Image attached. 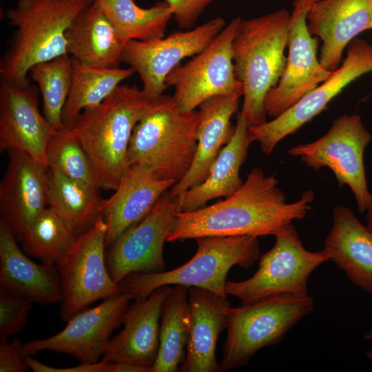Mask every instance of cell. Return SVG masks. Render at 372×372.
Wrapping results in <instances>:
<instances>
[{"label": "cell", "instance_id": "obj_1", "mask_svg": "<svg viewBox=\"0 0 372 372\" xmlns=\"http://www.w3.org/2000/svg\"><path fill=\"white\" fill-rule=\"evenodd\" d=\"M313 190L288 203L276 174L266 176L255 167L234 194L211 205L175 212L176 222L167 242L205 236H273L294 220H302L312 207Z\"/></svg>", "mask_w": 372, "mask_h": 372}, {"label": "cell", "instance_id": "obj_2", "mask_svg": "<svg viewBox=\"0 0 372 372\" xmlns=\"http://www.w3.org/2000/svg\"><path fill=\"white\" fill-rule=\"evenodd\" d=\"M152 102L137 86L120 84L100 104L84 110L69 127L92 163L98 189L117 188L127 167L134 128Z\"/></svg>", "mask_w": 372, "mask_h": 372}, {"label": "cell", "instance_id": "obj_3", "mask_svg": "<svg viewBox=\"0 0 372 372\" xmlns=\"http://www.w3.org/2000/svg\"><path fill=\"white\" fill-rule=\"evenodd\" d=\"M291 21L285 9L241 20L232 52L235 74L243 86L240 113L249 127L267 121L265 99L284 72Z\"/></svg>", "mask_w": 372, "mask_h": 372}, {"label": "cell", "instance_id": "obj_4", "mask_svg": "<svg viewBox=\"0 0 372 372\" xmlns=\"http://www.w3.org/2000/svg\"><path fill=\"white\" fill-rule=\"evenodd\" d=\"M93 1L18 0L6 13L15 30L1 60V81L25 85L33 65L68 54L66 30Z\"/></svg>", "mask_w": 372, "mask_h": 372}, {"label": "cell", "instance_id": "obj_5", "mask_svg": "<svg viewBox=\"0 0 372 372\" xmlns=\"http://www.w3.org/2000/svg\"><path fill=\"white\" fill-rule=\"evenodd\" d=\"M200 121L199 110L182 112L172 96L163 94L134 128L127 166L144 165L161 179L180 181L195 156Z\"/></svg>", "mask_w": 372, "mask_h": 372}, {"label": "cell", "instance_id": "obj_6", "mask_svg": "<svg viewBox=\"0 0 372 372\" xmlns=\"http://www.w3.org/2000/svg\"><path fill=\"white\" fill-rule=\"evenodd\" d=\"M195 240L196 251L187 262L161 273H131L118 283L120 291L132 299H142L160 287L179 285L205 289L227 298L225 287L231 268L238 265L247 269L260 258L257 236H205Z\"/></svg>", "mask_w": 372, "mask_h": 372}, {"label": "cell", "instance_id": "obj_7", "mask_svg": "<svg viewBox=\"0 0 372 372\" xmlns=\"http://www.w3.org/2000/svg\"><path fill=\"white\" fill-rule=\"evenodd\" d=\"M313 307L314 300L309 295H278L230 307L220 372L247 366L260 349L281 342Z\"/></svg>", "mask_w": 372, "mask_h": 372}, {"label": "cell", "instance_id": "obj_8", "mask_svg": "<svg viewBox=\"0 0 372 372\" xmlns=\"http://www.w3.org/2000/svg\"><path fill=\"white\" fill-rule=\"evenodd\" d=\"M273 236L274 245L259 258L258 268L251 277L226 282V294L238 298L242 304L278 295L307 296L310 274L321 264L331 260L324 249L316 252L307 250L292 223Z\"/></svg>", "mask_w": 372, "mask_h": 372}, {"label": "cell", "instance_id": "obj_9", "mask_svg": "<svg viewBox=\"0 0 372 372\" xmlns=\"http://www.w3.org/2000/svg\"><path fill=\"white\" fill-rule=\"evenodd\" d=\"M372 136L357 114H344L334 120L329 131L319 139L289 149L288 154L298 156L313 170L329 168L339 187H349L358 211L366 212L371 194L364 165V152Z\"/></svg>", "mask_w": 372, "mask_h": 372}, {"label": "cell", "instance_id": "obj_10", "mask_svg": "<svg viewBox=\"0 0 372 372\" xmlns=\"http://www.w3.org/2000/svg\"><path fill=\"white\" fill-rule=\"evenodd\" d=\"M242 18L237 17L200 53L185 64L175 67L166 78L167 87L182 112L196 110L205 101L223 95H243V86L236 76L232 44Z\"/></svg>", "mask_w": 372, "mask_h": 372}, {"label": "cell", "instance_id": "obj_11", "mask_svg": "<svg viewBox=\"0 0 372 372\" xmlns=\"http://www.w3.org/2000/svg\"><path fill=\"white\" fill-rule=\"evenodd\" d=\"M107 230L100 217L90 229L77 236L71 251L56 265L63 293L59 316L64 322L90 304L121 292L106 266Z\"/></svg>", "mask_w": 372, "mask_h": 372}, {"label": "cell", "instance_id": "obj_12", "mask_svg": "<svg viewBox=\"0 0 372 372\" xmlns=\"http://www.w3.org/2000/svg\"><path fill=\"white\" fill-rule=\"evenodd\" d=\"M371 71L372 45L355 38L348 45L342 65L333 71L327 79L279 116L249 127L251 141L258 142L265 154H270L280 141L323 111L347 85Z\"/></svg>", "mask_w": 372, "mask_h": 372}, {"label": "cell", "instance_id": "obj_13", "mask_svg": "<svg viewBox=\"0 0 372 372\" xmlns=\"http://www.w3.org/2000/svg\"><path fill=\"white\" fill-rule=\"evenodd\" d=\"M225 25V19L217 17L194 29L176 31L166 37L128 41L124 46L123 62L138 74L142 90L154 101L167 89L169 72L185 58L203 51Z\"/></svg>", "mask_w": 372, "mask_h": 372}, {"label": "cell", "instance_id": "obj_14", "mask_svg": "<svg viewBox=\"0 0 372 372\" xmlns=\"http://www.w3.org/2000/svg\"><path fill=\"white\" fill-rule=\"evenodd\" d=\"M176 206L175 198L167 190L144 218L127 228L107 249L106 266L116 283L131 273L165 271L163 247L176 222Z\"/></svg>", "mask_w": 372, "mask_h": 372}, {"label": "cell", "instance_id": "obj_15", "mask_svg": "<svg viewBox=\"0 0 372 372\" xmlns=\"http://www.w3.org/2000/svg\"><path fill=\"white\" fill-rule=\"evenodd\" d=\"M132 298L118 292L92 308H85L68 321L63 329L45 339L24 343L27 355L48 350L72 355L81 363L102 358L114 331L123 322Z\"/></svg>", "mask_w": 372, "mask_h": 372}, {"label": "cell", "instance_id": "obj_16", "mask_svg": "<svg viewBox=\"0 0 372 372\" xmlns=\"http://www.w3.org/2000/svg\"><path fill=\"white\" fill-rule=\"evenodd\" d=\"M307 11L293 6L288 43L289 53L284 72L267 94V114L276 118L329 78L327 70L317 56L318 39L309 32Z\"/></svg>", "mask_w": 372, "mask_h": 372}, {"label": "cell", "instance_id": "obj_17", "mask_svg": "<svg viewBox=\"0 0 372 372\" xmlns=\"http://www.w3.org/2000/svg\"><path fill=\"white\" fill-rule=\"evenodd\" d=\"M39 93L30 81L22 85L1 81L0 151L24 152L45 164L48 145L57 131L39 110Z\"/></svg>", "mask_w": 372, "mask_h": 372}, {"label": "cell", "instance_id": "obj_18", "mask_svg": "<svg viewBox=\"0 0 372 372\" xmlns=\"http://www.w3.org/2000/svg\"><path fill=\"white\" fill-rule=\"evenodd\" d=\"M0 183V222L20 240L34 219L48 207V168L21 151H9Z\"/></svg>", "mask_w": 372, "mask_h": 372}, {"label": "cell", "instance_id": "obj_19", "mask_svg": "<svg viewBox=\"0 0 372 372\" xmlns=\"http://www.w3.org/2000/svg\"><path fill=\"white\" fill-rule=\"evenodd\" d=\"M170 285L160 287L147 298L130 303L123 329L112 338L102 357L108 362H128L152 369L159 350L163 304Z\"/></svg>", "mask_w": 372, "mask_h": 372}, {"label": "cell", "instance_id": "obj_20", "mask_svg": "<svg viewBox=\"0 0 372 372\" xmlns=\"http://www.w3.org/2000/svg\"><path fill=\"white\" fill-rule=\"evenodd\" d=\"M176 182L158 178L147 167L130 165L123 174L115 192L104 199L101 215L107 230V249L130 227L144 218L159 198Z\"/></svg>", "mask_w": 372, "mask_h": 372}, {"label": "cell", "instance_id": "obj_21", "mask_svg": "<svg viewBox=\"0 0 372 372\" xmlns=\"http://www.w3.org/2000/svg\"><path fill=\"white\" fill-rule=\"evenodd\" d=\"M372 0H322L307 12L309 32L322 41L320 61L327 70L340 67L345 48L370 30Z\"/></svg>", "mask_w": 372, "mask_h": 372}, {"label": "cell", "instance_id": "obj_22", "mask_svg": "<svg viewBox=\"0 0 372 372\" xmlns=\"http://www.w3.org/2000/svg\"><path fill=\"white\" fill-rule=\"evenodd\" d=\"M17 241L0 222V288L32 302L61 303V282L56 265L34 262L19 247Z\"/></svg>", "mask_w": 372, "mask_h": 372}, {"label": "cell", "instance_id": "obj_23", "mask_svg": "<svg viewBox=\"0 0 372 372\" xmlns=\"http://www.w3.org/2000/svg\"><path fill=\"white\" fill-rule=\"evenodd\" d=\"M240 96H216L198 107L200 121L195 156L187 174L169 189L172 197L178 196L205 180L213 162L234 135L236 125H232L231 118L238 111Z\"/></svg>", "mask_w": 372, "mask_h": 372}, {"label": "cell", "instance_id": "obj_24", "mask_svg": "<svg viewBox=\"0 0 372 372\" xmlns=\"http://www.w3.org/2000/svg\"><path fill=\"white\" fill-rule=\"evenodd\" d=\"M189 338L186 358L180 372H220L216 358L217 340L227 327V313L231 307L227 298L209 290L190 287Z\"/></svg>", "mask_w": 372, "mask_h": 372}, {"label": "cell", "instance_id": "obj_25", "mask_svg": "<svg viewBox=\"0 0 372 372\" xmlns=\"http://www.w3.org/2000/svg\"><path fill=\"white\" fill-rule=\"evenodd\" d=\"M324 249L351 282L372 293V231L349 207H334Z\"/></svg>", "mask_w": 372, "mask_h": 372}, {"label": "cell", "instance_id": "obj_26", "mask_svg": "<svg viewBox=\"0 0 372 372\" xmlns=\"http://www.w3.org/2000/svg\"><path fill=\"white\" fill-rule=\"evenodd\" d=\"M65 37L68 54L81 63L116 68L123 62L126 43L99 0L94 1L74 19L66 30Z\"/></svg>", "mask_w": 372, "mask_h": 372}, {"label": "cell", "instance_id": "obj_27", "mask_svg": "<svg viewBox=\"0 0 372 372\" xmlns=\"http://www.w3.org/2000/svg\"><path fill=\"white\" fill-rule=\"evenodd\" d=\"M236 118L233 138L213 162L205 180L175 198L176 211H192L205 207L212 199L229 197L243 184L239 172L252 141L249 127L240 112Z\"/></svg>", "mask_w": 372, "mask_h": 372}, {"label": "cell", "instance_id": "obj_28", "mask_svg": "<svg viewBox=\"0 0 372 372\" xmlns=\"http://www.w3.org/2000/svg\"><path fill=\"white\" fill-rule=\"evenodd\" d=\"M98 188L48 169L47 203L76 234L90 229L101 217Z\"/></svg>", "mask_w": 372, "mask_h": 372}, {"label": "cell", "instance_id": "obj_29", "mask_svg": "<svg viewBox=\"0 0 372 372\" xmlns=\"http://www.w3.org/2000/svg\"><path fill=\"white\" fill-rule=\"evenodd\" d=\"M189 288L175 285L167 296L160 321L159 350L152 372L179 371L189 338Z\"/></svg>", "mask_w": 372, "mask_h": 372}, {"label": "cell", "instance_id": "obj_30", "mask_svg": "<svg viewBox=\"0 0 372 372\" xmlns=\"http://www.w3.org/2000/svg\"><path fill=\"white\" fill-rule=\"evenodd\" d=\"M134 73L130 67L92 66L72 59L71 87L62 112L65 126L70 127L84 110L100 104Z\"/></svg>", "mask_w": 372, "mask_h": 372}, {"label": "cell", "instance_id": "obj_31", "mask_svg": "<svg viewBox=\"0 0 372 372\" xmlns=\"http://www.w3.org/2000/svg\"><path fill=\"white\" fill-rule=\"evenodd\" d=\"M99 1L125 43L131 40L148 41L164 37L167 24L174 15L165 1L148 8L138 6L134 0Z\"/></svg>", "mask_w": 372, "mask_h": 372}, {"label": "cell", "instance_id": "obj_32", "mask_svg": "<svg viewBox=\"0 0 372 372\" xmlns=\"http://www.w3.org/2000/svg\"><path fill=\"white\" fill-rule=\"evenodd\" d=\"M77 236L47 207L32 223L20 240L26 254L41 263L56 265L71 251Z\"/></svg>", "mask_w": 372, "mask_h": 372}, {"label": "cell", "instance_id": "obj_33", "mask_svg": "<svg viewBox=\"0 0 372 372\" xmlns=\"http://www.w3.org/2000/svg\"><path fill=\"white\" fill-rule=\"evenodd\" d=\"M72 58L64 54L33 65L28 74L42 99V114L56 131L67 127L62 112L71 87Z\"/></svg>", "mask_w": 372, "mask_h": 372}, {"label": "cell", "instance_id": "obj_34", "mask_svg": "<svg viewBox=\"0 0 372 372\" xmlns=\"http://www.w3.org/2000/svg\"><path fill=\"white\" fill-rule=\"evenodd\" d=\"M45 164L50 170L97 187L92 163L69 127L57 131L51 138L46 149Z\"/></svg>", "mask_w": 372, "mask_h": 372}, {"label": "cell", "instance_id": "obj_35", "mask_svg": "<svg viewBox=\"0 0 372 372\" xmlns=\"http://www.w3.org/2000/svg\"><path fill=\"white\" fill-rule=\"evenodd\" d=\"M32 302L12 291L0 288V342L24 328Z\"/></svg>", "mask_w": 372, "mask_h": 372}, {"label": "cell", "instance_id": "obj_36", "mask_svg": "<svg viewBox=\"0 0 372 372\" xmlns=\"http://www.w3.org/2000/svg\"><path fill=\"white\" fill-rule=\"evenodd\" d=\"M173 11L174 19L182 30H190L204 10L215 0H164Z\"/></svg>", "mask_w": 372, "mask_h": 372}, {"label": "cell", "instance_id": "obj_37", "mask_svg": "<svg viewBox=\"0 0 372 372\" xmlns=\"http://www.w3.org/2000/svg\"><path fill=\"white\" fill-rule=\"evenodd\" d=\"M26 355L21 339L0 342V372L28 371L30 369L25 362Z\"/></svg>", "mask_w": 372, "mask_h": 372}, {"label": "cell", "instance_id": "obj_38", "mask_svg": "<svg viewBox=\"0 0 372 372\" xmlns=\"http://www.w3.org/2000/svg\"><path fill=\"white\" fill-rule=\"evenodd\" d=\"M25 362L34 372H108L110 362L103 360L96 363H81L78 366L68 368H56L40 362L27 355Z\"/></svg>", "mask_w": 372, "mask_h": 372}, {"label": "cell", "instance_id": "obj_39", "mask_svg": "<svg viewBox=\"0 0 372 372\" xmlns=\"http://www.w3.org/2000/svg\"><path fill=\"white\" fill-rule=\"evenodd\" d=\"M108 372H152V369L128 362H110Z\"/></svg>", "mask_w": 372, "mask_h": 372}, {"label": "cell", "instance_id": "obj_40", "mask_svg": "<svg viewBox=\"0 0 372 372\" xmlns=\"http://www.w3.org/2000/svg\"><path fill=\"white\" fill-rule=\"evenodd\" d=\"M321 1L322 0H296L293 6L308 12L313 5Z\"/></svg>", "mask_w": 372, "mask_h": 372}, {"label": "cell", "instance_id": "obj_41", "mask_svg": "<svg viewBox=\"0 0 372 372\" xmlns=\"http://www.w3.org/2000/svg\"><path fill=\"white\" fill-rule=\"evenodd\" d=\"M365 213L366 220V225L372 231V194H371L369 205Z\"/></svg>", "mask_w": 372, "mask_h": 372}, {"label": "cell", "instance_id": "obj_42", "mask_svg": "<svg viewBox=\"0 0 372 372\" xmlns=\"http://www.w3.org/2000/svg\"><path fill=\"white\" fill-rule=\"evenodd\" d=\"M364 339L368 341L372 340V329L364 335ZM366 356L369 359L372 360V349L366 352Z\"/></svg>", "mask_w": 372, "mask_h": 372}, {"label": "cell", "instance_id": "obj_43", "mask_svg": "<svg viewBox=\"0 0 372 372\" xmlns=\"http://www.w3.org/2000/svg\"><path fill=\"white\" fill-rule=\"evenodd\" d=\"M371 23H372V21H371Z\"/></svg>", "mask_w": 372, "mask_h": 372}, {"label": "cell", "instance_id": "obj_44", "mask_svg": "<svg viewBox=\"0 0 372 372\" xmlns=\"http://www.w3.org/2000/svg\"><path fill=\"white\" fill-rule=\"evenodd\" d=\"M92 1H95V0H92Z\"/></svg>", "mask_w": 372, "mask_h": 372}]
</instances>
